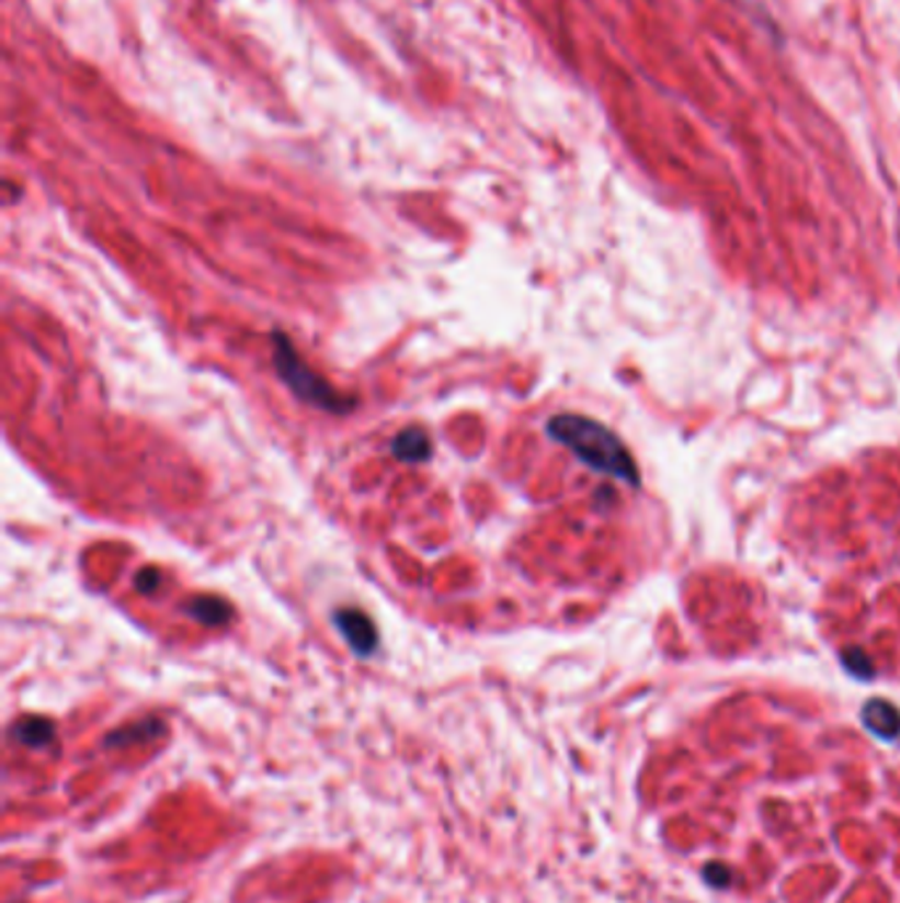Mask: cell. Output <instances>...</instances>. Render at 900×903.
Wrapping results in <instances>:
<instances>
[{
	"instance_id": "6da1fadb",
	"label": "cell",
	"mask_w": 900,
	"mask_h": 903,
	"mask_svg": "<svg viewBox=\"0 0 900 903\" xmlns=\"http://www.w3.org/2000/svg\"><path fill=\"white\" fill-rule=\"evenodd\" d=\"M547 431L560 444L571 447V452L579 454L586 465L597 467L602 473H611V476L631 478L634 471L629 458H626V450L611 431H605L594 420L581 418V415H558V418L549 420Z\"/></svg>"
},
{
	"instance_id": "7a4b0ae2",
	"label": "cell",
	"mask_w": 900,
	"mask_h": 903,
	"mask_svg": "<svg viewBox=\"0 0 900 903\" xmlns=\"http://www.w3.org/2000/svg\"><path fill=\"white\" fill-rule=\"evenodd\" d=\"M272 360H275L277 375L288 383L290 392L299 396V399L309 402V405L328 409V413H346V407L354 405L352 399L343 402V396L322 375L309 370L307 362L294 349V343L288 341V336L275 334V354H272Z\"/></svg>"
},
{
	"instance_id": "3957f363",
	"label": "cell",
	"mask_w": 900,
	"mask_h": 903,
	"mask_svg": "<svg viewBox=\"0 0 900 903\" xmlns=\"http://www.w3.org/2000/svg\"><path fill=\"white\" fill-rule=\"evenodd\" d=\"M335 627L346 640V645L354 650V653L362 655H373L375 647H378V632H375V623L371 621V616L362 613L357 608H343L335 613Z\"/></svg>"
},
{
	"instance_id": "277c9868",
	"label": "cell",
	"mask_w": 900,
	"mask_h": 903,
	"mask_svg": "<svg viewBox=\"0 0 900 903\" xmlns=\"http://www.w3.org/2000/svg\"><path fill=\"white\" fill-rule=\"evenodd\" d=\"M9 734L14 743L24 745V748H45V745L54 743L56 724L43 716H22L11 724Z\"/></svg>"
},
{
	"instance_id": "5b68a950",
	"label": "cell",
	"mask_w": 900,
	"mask_h": 903,
	"mask_svg": "<svg viewBox=\"0 0 900 903\" xmlns=\"http://www.w3.org/2000/svg\"><path fill=\"white\" fill-rule=\"evenodd\" d=\"M864 724L879 740L890 743V740H896L900 734V713L890 703H885V700H871L864 708Z\"/></svg>"
},
{
	"instance_id": "8992f818",
	"label": "cell",
	"mask_w": 900,
	"mask_h": 903,
	"mask_svg": "<svg viewBox=\"0 0 900 903\" xmlns=\"http://www.w3.org/2000/svg\"><path fill=\"white\" fill-rule=\"evenodd\" d=\"M394 458L401 463H423L431 458V439L423 428H407L391 441Z\"/></svg>"
},
{
	"instance_id": "52a82bcc",
	"label": "cell",
	"mask_w": 900,
	"mask_h": 903,
	"mask_svg": "<svg viewBox=\"0 0 900 903\" xmlns=\"http://www.w3.org/2000/svg\"><path fill=\"white\" fill-rule=\"evenodd\" d=\"M159 734H164V721L144 719V721H135V724H127V726H122V730L109 734L106 745L109 748H125V745L146 743V740L159 737Z\"/></svg>"
},
{
	"instance_id": "ba28073f",
	"label": "cell",
	"mask_w": 900,
	"mask_h": 903,
	"mask_svg": "<svg viewBox=\"0 0 900 903\" xmlns=\"http://www.w3.org/2000/svg\"><path fill=\"white\" fill-rule=\"evenodd\" d=\"M187 613L198 623H206V627H223V623L230 621L232 608L219 597H198L187 606Z\"/></svg>"
},
{
	"instance_id": "9c48e42d",
	"label": "cell",
	"mask_w": 900,
	"mask_h": 903,
	"mask_svg": "<svg viewBox=\"0 0 900 903\" xmlns=\"http://www.w3.org/2000/svg\"><path fill=\"white\" fill-rule=\"evenodd\" d=\"M703 880L708 882L710 888H716V890H727L729 888V882H731V872L727 867H724L721 861H710V864H705V869H703Z\"/></svg>"
},
{
	"instance_id": "30bf717a",
	"label": "cell",
	"mask_w": 900,
	"mask_h": 903,
	"mask_svg": "<svg viewBox=\"0 0 900 903\" xmlns=\"http://www.w3.org/2000/svg\"><path fill=\"white\" fill-rule=\"evenodd\" d=\"M159 571L157 568H146V571H140L138 574V579H135V584H138V589L144 595H153L157 592V587H159Z\"/></svg>"
}]
</instances>
